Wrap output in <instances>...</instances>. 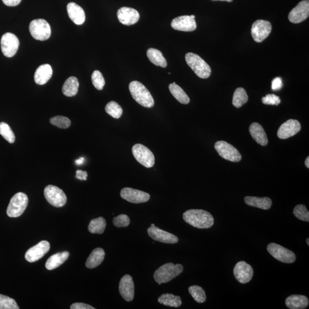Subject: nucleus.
<instances>
[{"label":"nucleus","mask_w":309,"mask_h":309,"mask_svg":"<svg viewBox=\"0 0 309 309\" xmlns=\"http://www.w3.org/2000/svg\"><path fill=\"white\" fill-rule=\"evenodd\" d=\"M307 243L308 246H309V238L307 239Z\"/></svg>","instance_id":"51"},{"label":"nucleus","mask_w":309,"mask_h":309,"mask_svg":"<svg viewBox=\"0 0 309 309\" xmlns=\"http://www.w3.org/2000/svg\"><path fill=\"white\" fill-rule=\"evenodd\" d=\"M283 83L281 78H276L273 80L272 88L273 91H278L282 87Z\"/></svg>","instance_id":"44"},{"label":"nucleus","mask_w":309,"mask_h":309,"mask_svg":"<svg viewBox=\"0 0 309 309\" xmlns=\"http://www.w3.org/2000/svg\"><path fill=\"white\" fill-rule=\"evenodd\" d=\"M148 234L152 240L162 242V243L175 244L178 243L179 239L170 232L162 230L161 229L153 226L148 229Z\"/></svg>","instance_id":"18"},{"label":"nucleus","mask_w":309,"mask_h":309,"mask_svg":"<svg viewBox=\"0 0 309 309\" xmlns=\"http://www.w3.org/2000/svg\"><path fill=\"white\" fill-rule=\"evenodd\" d=\"M301 129V124L298 120L289 119L279 127L277 135L281 139H288L297 134Z\"/></svg>","instance_id":"19"},{"label":"nucleus","mask_w":309,"mask_h":309,"mask_svg":"<svg viewBox=\"0 0 309 309\" xmlns=\"http://www.w3.org/2000/svg\"><path fill=\"white\" fill-rule=\"evenodd\" d=\"M19 45H20V42L17 37L14 34L6 33L1 37V50L6 57L14 56L17 52Z\"/></svg>","instance_id":"12"},{"label":"nucleus","mask_w":309,"mask_h":309,"mask_svg":"<svg viewBox=\"0 0 309 309\" xmlns=\"http://www.w3.org/2000/svg\"><path fill=\"white\" fill-rule=\"evenodd\" d=\"M272 26L270 22L259 20L254 22L251 28V35L257 43H262L272 33Z\"/></svg>","instance_id":"11"},{"label":"nucleus","mask_w":309,"mask_h":309,"mask_svg":"<svg viewBox=\"0 0 309 309\" xmlns=\"http://www.w3.org/2000/svg\"><path fill=\"white\" fill-rule=\"evenodd\" d=\"M183 218L188 224L197 228H209L214 224V218L212 215L203 210H187L183 213Z\"/></svg>","instance_id":"1"},{"label":"nucleus","mask_w":309,"mask_h":309,"mask_svg":"<svg viewBox=\"0 0 309 309\" xmlns=\"http://www.w3.org/2000/svg\"><path fill=\"white\" fill-rule=\"evenodd\" d=\"M120 196L127 202L137 204L146 203L150 199L149 194L129 187L124 188L121 190Z\"/></svg>","instance_id":"13"},{"label":"nucleus","mask_w":309,"mask_h":309,"mask_svg":"<svg viewBox=\"0 0 309 309\" xmlns=\"http://www.w3.org/2000/svg\"><path fill=\"white\" fill-rule=\"evenodd\" d=\"M305 165L307 168H309V157H308L305 161Z\"/></svg>","instance_id":"49"},{"label":"nucleus","mask_w":309,"mask_h":309,"mask_svg":"<svg viewBox=\"0 0 309 309\" xmlns=\"http://www.w3.org/2000/svg\"><path fill=\"white\" fill-rule=\"evenodd\" d=\"M50 123L60 129H66L71 126V122L68 117L56 116L50 119Z\"/></svg>","instance_id":"39"},{"label":"nucleus","mask_w":309,"mask_h":309,"mask_svg":"<svg viewBox=\"0 0 309 309\" xmlns=\"http://www.w3.org/2000/svg\"><path fill=\"white\" fill-rule=\"evenodd\" d=\"M183 267L180 264H174L168 263L163 264L155 271L154 275L155 281L158 284L167 283L183 272Z\"/></svg>","instance_id":"3"},{"label":"nucleus","mask_w":309,"mask_h":309,"mask_svg":"<svg viewBox=\"0 0 309 309\" xmlns=\"http://www.w3.org/2000/svg\"><path fill=\"white\" fill-rule=\"evenodd\" d=\"M169 90L173 97L180 103L187 104L190 103V98L186 92L175 82L169 85Z\"/></svg>","instance_id":"31"},{"label":"nucleus","mask_w":309,"mask_h":309,"mask_svg":"<svg viewBox=\"0 0 309 309\" xmlns=\"http://www.w3.org/2000/svg\"><path fill=\"white\" fill-rule=\"evenodd\" d=\"M52 74V68L49 65L46 64L41 65L38 67L34 73V81L39 85L45 84L49 81Z\"/></svg>","instance_id":"23"},{"label":"nucleus","mask_w":309,"mask_h":309,"mask_svg":"<svg viewBox=\"0 0 309 309\" xmlns=\"http://www.w3.org/2000/svg\"><path fill=\"white\" fill-rule=\"evenodd\" d=\"M158 302L167 307L178 308L180 307L182 302L179 296L174 295L172 294H164L158 298Z\"/></svg>","instance_id":"32"},{"label":"nucleus","mask_w":309,"mask_h":309,"mask_svg":"<svg viewBox=\"0 0 309 309\" xmlns=\"http://www.w3.org/2000/svg\"><path fill=\"white\" fill-rule=\"evenodd\" d=\"M248 100L246 91L243 88H238L235 91L232 98V104L236 108H241L247 103Z\"/></svg>","instance_id":"34"},{"label":"nucleus","mask_w":309,"mask_h":309,"mask_svg":"<svg viewBox=\"0 0 309 309\" xmlns=\"http://www.w3.org/2000/svg\"><path fill=\"white\" fill-rule=\"evenodd\" d=\"M30 32L34 39L45 41L50 36L51 28L46 20L44 19H36L30 23Z\"/></svg>","instance_id":"6"},{"label":"nucleus","mask_w":309,"mask_h":309,"mask_svg":"<svg viewBox=\"0 0 309 309\" xmlns=\"http://www.w3.org/2000/svg\"><path fill=\"white\" fill-rule=\"evenodd\" d=\"M194 15L181 16L173 19L171 22V27L174 30L192 32L195 31L197 25Z\"/></svg>","instance_id":"16"},{"label":"nucleus","mask_w":309,"mask_h":309,"mask_svg":"<svg viewBox=\"0 0 309 309\" xmlns=\"http://www.w3.org/2000/svg\"><path fill=\"white\" fill-rule=\"evenodd\" d=\"M84 162V159L83 158H81L78 159V160H76L75 161V163L77 165H81Z\"/></svg>","instance_id":"48"},{"label":"nucleus","mask_w":309,"mask_h":309,"mask_svg":"<svg viewBox=\"0 0 309 309\" xmlns=\"http://www.w3.org/2000/svg\"><path fill=\"white\" fill-rule=\"evenodd\" d=\"M117 15L120 23L127 26L138 23L140 18L138 11L129 7L120 8L117 11Z\"/></svg>","instance_id":"21"},{"label":"nucleus","mask_w":309,"mask_h":309,"mask_svg":"<svg viewBox=\"0 0 309 309\" xmlns=\"http://www.w3.org/2000/svg\"><path fill=\"white\" fill-rule=\"evenodd\" d=\"M71 309H95L92 306L83 303H75L70 307Z\"/></svg>","instance_id":"45"},{"label":"nucleus","mask_w":309,"mask_h":309,"mask_svg":"<svg viewBox=\"0 0 309 309\" xmlns=\"http://www.w3.org/2000/svg\"><path fill=\"white\" fill-rule=\"evenodd\" d=\"M190 294L197 303H203L206 300V293L201 287L193 285L189 288Z\"/></svg>","instance_id":"35"},{"label":"nucleus","mask_w":309,"mask_h":309,"mask_svg":"<svg viewBox=\"0 0 309 309\" xmlns=\"http://www.w3.org/2000/svg\"><path fill=\"white\" fill-rule=\"evenodd\" d=\"M79 87L78 79L74 76H71L66 80L62 88L63 93L67 97H74L78 94Z\"/></svg>","instance_id":"29"},{"label":"nucleus","mask_w":309,"mask_h":309,"mask_svg":"<svg viewBox=\"0 0 309 309\" xmlns=\"http://www.w3.org/2000/svg\"><path fill=\"white\" fill-rule=\"evenodd\" d=\"M76 177L78 178V179L81 180H87V178L88 177L87 172L78 170L76 171Z\"/></svg>","instance_id":"46"},{"label":"nucleus","mask_w":309,"mask_h":309,"mask_svg":"<svg viewBox=\"0 0 309 309\" xmlns=\"http://www.w3.org/2000/svg\"><path fill=\"white\" fill-rule=\"evenodd\" d=\"M267 250L275 259L280 262L285 263H294L296 256L292 251L283 247L281 245L275 243L270 244L267 246Z\"/></svg>","instance_id":"8"},{"label":"nucleus","mask_w":309,"mask_h":309,"mask_svg":"<svg viewBox=\"0 0 309 309\" xmlns=\"http://www.w3.org/2000/svg\"><path fill=\"white\" fill-rule=\"evenodd\" d=\"M67 12L70 19L75 24L81 25L84 23L85 14L81 6L75 2H70L67 5Z\"/></svg>","instance_id":"22"},{"label":"nucleus","mask_w":309,"mask_h":309,"mask_svg":"<svg viewBox=\"0 0 309 309\" xmlns=\"http://www.w3.org/2000/svg\"><path fill=\"white\" fill-rule=\"evenodd\" d=\"M133 157L136 160L146 168H151L155 164V157L153 153L146 146L136 144L132 149Z\"/></svg>","instance_id":"7"},{"label":"nucleus","mask_w":309,"mask_h":309,"mask_svg":"<svg viewBox=\"0 0 309 309\" xmlns=\"http://www.w3.org/2000/svg\"><path fill=\"white\" fill-rule=\"evenodd\" d=\"M50 244L49 242L43 241L31 247L25 253V258L29 262H34L39 260L49 252Z\"/></svg>","instance_id":"15"},{"label":"nucleus","mask_w":309,"mask_h":309,"mask_svg":"<svg viewBox=\"0 0 309 309\" xmlns=\"http://www.w3.org/2000/svg\"><path fill=\"white\" fill-rule=\"evenodd\" d=\"M146 55L149 61L155 65L161 66L162 68L166 67L167 60L164 58L161 51L155 49H149L146 52Z\"/></svg>","instance_id":"30"},{"label":"nucleus","mask_w":309,"mask_h":309,"mask_svg":"<svg viewBox=\"0 0 309 309\" xmlns=\"http://www.w3.org/2000/svg\"><path fill=\"white\" fill-rule=\"evenodd\" d=\"M215 148L221 157L227 161L239 162L241 161L240 152L233 146L225 141H218L215 144Z\"/></svg>","instance_id":"10"},{"label":"nucleus","mask_w":309,"mask_h":309,"mask_svg":"<svg viewBox=\"0 0 309 309\" xmlns=\"http://www.w3.org/2000/svg\"><path fill=\"white\" fill-rule=\"evenodd\" d=\"M212 1H227V2H231L233 1V0H212Z\"/></svg>","instance_id":"50"},{"label":"nucleus","mask_w":309,"mask_h":309,"mask_svg":"<svg viewBox=\"0 0 309 309\" xmlns=\"http://www.w3.org/2000/svg\"><path fill=\"white\" fill-rule=\"evenodd\" d=\"M0 134L9 143H14L15 142V133L6 123H0Z\"/></svg>","instance_id":"37"},{"label":"nucleus","mask_w":309,"mask_h":309,"mask_svg":"<svg viewBox=\"0 0 309 309\" xmlns=\"http://www.w3.org/2000/svg\"><path fill=\"white\" fill-rule=\"evenodd\" d=\"M69 256V253L68 251H64V252L53 255L47 261L46 269L49 270H52L57 268L67 260Z\"/></svg>","instance_id":"28"},{"label":"nucleus","mask_w":309,"mask_h":309,"mask_svg":"<svg viewBox=\"0 0 309 309\" xmlns=\"http://www.w3.org/2000/svg\"><path fill=\"white\" fill-rule=\"evenodd\" d=\"M92 84L98 90H103L105 85V80L102 73L98 71H95L91 76Z\"/></svg>","instance_id":"41"},{"label":"nucleus","mask_w":309,"mask_h":309,"mask_svg":"<svg viewBox=\"0 0 309 309\" xmlns=\"http://www.w3.org/2000/svg\"><path fill=\"white\" fill-rule=\"evenodd\" d=\"M44 196L51 205L56 208H62L67 201L65 192L55 186H47L44 190Z\"/></svg>","instance_id":"9"},{"label":"nucleus","mask_w":309,"mask_h":309,"mask_svg":"<svg viewBox=\"0 0 309 309\" xmlns=\"http://www.w3.org/2000/svg\"><path fill=\"white\" fill-rule=\"evenodd\" d=\"M286 307L291 309H304L309 305V299L305 295H292L285 301Z\"/></svg>","instance_id":"25"},{"label":"nucleus","mask_w":309,"mask_h":309,"mask_svg":"<svg viewBox=\"0 0 309 309\" xmlns=\"http://www.w3.org/2000/svg\"><path fill=\"white\" fill-rule=\"evenodd\" d=\"M4 4L8 6H15L18 5L21 0H2Z\"/></svg>","instance_id":"47"},{"label":"nucleus","mask_w":309,"mask_h":309,"mask_svg":"<svg viewBox=\"0 0 309 309\" xmlns=\"http://www.w3.org/2000/svg\"><path fill=\"white\" fill-rule=\"evenodd\" d=\"M263 104L266 105H272V106H278L281 103V99L278 96L275 94H268L266 97L262 98Z\"/></svg>","instance_id":"43"},{"label":"nucleus","mask_w":309,"mask_h":309,"mask_svg":"<svg viewBox=\"0 0 309 309\" xmlns=\"http://www.w3.org/2000/svg\"><path fill=\"white\" fill-rule=\"evenodd\" d=\"M185 59L187 65L199 78L208 79L211 75V68L199 55L191 52L188 53Z\"/></svg>","instance_id":"4"},{"label":"nucleus","mask_w":309,"mask_h":309,"mask_svg":"<svg viewBox=\"0 0 309 309\" xmlns=\"http://www.w3.org/2000/svg\"><path fill=\"white\" fill-rule=\"evenodd\" d=\"M28 205V197L23 193H18L12 197L6 214L11 218H17L23 214Z\"/></svg>","instance_id":"5"},{"label":"nucleus","mask_w":309,"mask_h":309,"mask_svg":"<svg viewBox=\"0 0 309 309\" xmlns=\"http://www.w3.org/2000/svg\"><path fill=\"white\" fill-rule=\"evenodd\" d=\"M233 272L235 278L242 284L249 282L254 275L252 267L244 261H240L236 264Z\"/></svg>","instance_id":"17"},{"label":"nucleus","mask_w":309,"mask_h":309,"mask_svg":"<svg viewBox=\"0 0 309 309\" xmlns=\"http://www.w3.org/2000/svg\"><path fill=\"white\" fill-rule=\"evenodd\" d=\"M309 16V1L304 0L293 8L289 14V20L292 23L298 24L307 20Z\"/></svg>","instance_id":"14"},{"label":"nucleus","mask_w":309,"mask_h":309,"mask_svg":"<svg viewBox=\"0 0 309 309\" xmlns=\"http://www.w3.org/2000/svg\"><path fill=\"white\" fill-rule=\"evenodd\" d=\"M106 221L103 217L92 220L88 226V231L92 234H103L106 227Z\"/></svg>","instance_id":"33"},{"label":"nucleus","mask_w":309,"mask_h":309,"mask_svg":"<svg viewBox=\"0 0 309 309\" xmlns=\"http://www.w3.org/2000/svg\"><path fill=\"white\" fill-rule=\"evenodd\" d=\"M119 292L127 302L132 301L134 298L135 286L131 276L127 275L123 276L119 283Z\"/></svg>","instance_id":"20"},{"label":"nucleus","mask_w":309,"mask_h":309,"mask_svg":"<svg viewBox=\"0 0 309 309\" xmlns=\"http://www.w3.org/2000/svg\"><path fill=\"white\" fill-rule=\"evenodd\" d=\"M129 90L133 99L143 107L151 108L154 106V98L141 82L132 81L129 85Z\"/></svg>","instance_id":"2"},{"label":"nucleus","mask_w":309,"mask_h":309,"mask_svg":"<svg viewBox=\"0 0 309 309\" xmlns=\"http://www.w3.org/2000/svg\"><path fill=\"white\" fill-rule=\"evenodd\" d=\"M113 223L114 226L117 228H126L129 226L130 219L129 216L121 214L113 219Z\"/></svg>","instance_id":"42"},{"label":"nucleus","mask_w":309,"mask_h":309,"mask_svg":"<svg viewBox=\"0 0 309 309\" xmlns=\"http://www.w3.org/2000/svg\"><path fill=\"white\" fill-rule=\"evenodd\" d=\"M293 214L301 221L309 222V212L305 205L296 206L293 210Z\"/></svg>","instance_id":"38"},{"label":"nucleus","mask_w":309,"mask_h":309,"mask_svg":"<svg viewBox=\"0 0 309 309\" xmlns=\"http://www.w3.org/2000/svg\"><path fill=\"white\" fill-rule=\"evenodd\" d=\"M16 302L8 296L0 294V309H18Z\"/></svg>","instance_id":"40"},{"label":"nucleus","mask_w":309,"mask_h":309,"mask_svg":"<svg viewBox=\"0 0 309 309\" xmlns=\"http://www.w3.org/2000/svg\"><path fill=\"white\" fill-rule=\"evenodd\" d=\"M244 202L248 206L262 210H269L272 205V200L268 197L246 196Z\"/></svg>","instance_id":"26"},{"label":"nucleus","mask_w":309,"mask_h":309,"mask_svg":"<svg viewBox=\"0 0 309 309\" xmlns=\"http://www.w3.org/2000/svg\"><path fill=\"white\" fill-rule=\"evenodd\" d=\"M106 113L114 119H119L123 114L122 107L115 101H110L105 108Z\"/></svg>","instance_id":"36"},{"label":"nucleus","mask_w":309,"mask_h":309,"mask_svg":"<svg viewBox=\"0 0 309 309\" xmlns=\"http://www.w3.org/2000/svg\"><path fill=\"white\" fill-rule=\"evenodd\" d=\"M105 252L103 248H97L92 251L85 262V266L88 269H94L99 266L104 259Z\"/></svg>","instance_id":"27"},{"label":"nucleus","mask_w":309,"mask_h":309,"mask_svg":"<svg viewBox=\"0 0 309 309\" xmlns=\"http://www.w3.org/2000/svg\"><path fill=\"white\" fill-rule=\"evenodd\" d=\"M153 226H155V225L154 224H152L151 226V227H153Z\"/></svg>","instance_id":"52"},{"label":"nucleus","mask_w":309,"mask_h":309,"mask_svg":"<svg viewBox=\"0 0 309 309\" xmlns=\"http://www.w3.org/2000/svg\"><path fill=\"white\" fill-rule=\"evenodd\" d=\"M249 132L252 138L262 146H266L268 144V139L266 133L262 127L259 123H253L251 124L249 128Z\"/></svg>","instance_id":"24"}]
</instances>
